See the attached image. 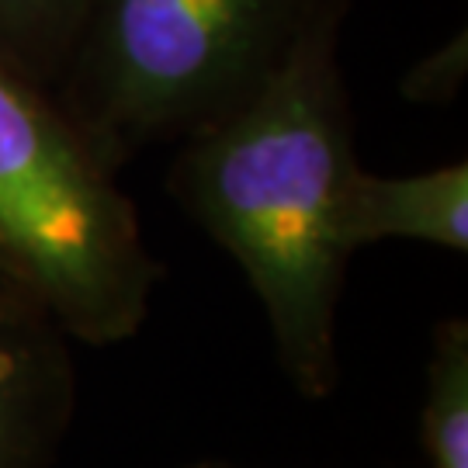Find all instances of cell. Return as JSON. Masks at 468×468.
<instances>
[{
	"mask_svg": "<svg viewBox=\"0 0 468 468\" xmlns=\"http://www.w3.org/2000/svg\"><path fill=\"white\" fill-rule=\"evenodd\" d=\"M344 0H319L271 77L181 139L167 187L243 278L284 378L305 399L340 382L336 313L351 264L347 201L361 170L340 69Z\"/></svg>",
	"mask_w": 468,
	"mask_h": 468,
	"instance_id": "obj_1",
	"label": "cell"
},
{
	"mask_svg": "<svg viewBox=\"0 0 468 468\" xmlns=\"http://www.w3.org/2000/svg\"><path fill=\"white\" fill-rule=\"evenodd\" d=\"M0 271L69 344L87 347L133 340L164 278L115 174L49 90L4 63Z\"/></svg>",
	"mask_w": 468,
	"mask_h": 468,
	"instance_id": "obj_2",
	"label": "cell"
},
{
	"mask_svg": "<svg viewBox=\"0 0 468 468\" xmlns=\"http://www.w3.org/2000/svg\"><path fill=\"white\" fill-rule=\"evenodd\" d=\"M319 0H87L52 101L118 174L229 115L284 59Z\"/></svg>",
	"mask_w": 468,
	"mask_h": 468,
	"instance_id": "obj_3",
	"label": "cell"
},
{
	"mask_svg": "<svg viewBox=\"0 0 468 468\" xmlns=\"http://www.w3.org/2000/svg\"><path fill=\"white\" fill-rule=\"evenodd\" d=\"M77 410L69 340L49 319H0V468H52Z\"/></svg>",
	"mask_w": 468,
	"mask_h": 468,
	"instance_id": "obj_4",
	"label": "cell"
},
{
	"mask_svg": "<svg viewBox=\"0 0 468 468\" xmlns=\"http://www.w3.org/2000/svg\"><path fill=\"white\" fill-rule=\"evenodd\" d=\"M351 250L385 239L427 243L448 253L468 250V164H441L417 174L357 170L347 201Z\"/></svg>",
	"mask_w": 468,
	"mask_h": 468,
	"instance_id": "obj_5",
	"label": "cell"
},
{
	"mask_svg": "<svg viewBox=\"0 0 468 468\" xmlns=\"http://www.w3.org/2000/svg\"><path fill=\"white\" fill-rule=\"evenodd\" d=\"M417 441L427 468H468V319L444 316L431 330Z\"/></svg>",
	"mask_w": 468,
	"mask_h": 468,
	"instance_id": "obj_6",
	"label": "cell"
},
{
	"mask_svg": "<svg viewBox=\"0 0 468 468\" xmlns=\"http://www.w3.org/2000/svg\"><path fill=\"white\" fill-rule=\"evenodd\" d=\"M84 7L87 0H0V63L52 94Z\"/></svg>",
	"mask_w": 468,
	"mask_h": 468,
	"instance_id": "obj_7",
	"label": "cell"
},
{
	"mask_svg": "<svg viewBox=\"0 0 468 468\" xmlns=\"http://www.w3.org/2000/svg\"><path fill=\"white\" fill-rule=\"evenodd\" d=\"M468 73V35L454 32L399 80V94L413 104H452Z\"/></svg>",
	"mask_w": 468,
	"mask_h": 468,
	"instance_id": "obj_8",
	"label": "cell"
},
{
	"mask_svg": "<svg viewBox=\"0 0 468 468\" xmlns=\"http://www.w3.org/2000/svg\"><path fill=\"white\" fill-rule=\"evenodd\" d=\"M28 316L46 319L38 309H35L32 302L21 295V288H17V284L0 271V319H28Z\"/></svg>",
	"mask_w": 468,
	"mask_h": 468,
	"instance_id": "obj_9",
	"label": "cell"
},
{
	"mask_svg": "<svg viewBox=\"0 0 468 468\" xmlns=\"http://www.w3.org/2000/svg\"><path fill=\"white\" fill-rule=\"evenodd\" d=\"M181 468H239L233 462H222V458H198V462H187Z\"/></svg>",
	"mask_w": 468,
	"mask_h": 468,
	"instance_id": "obj_10",
	"label": "cell"
}]
</instances>
